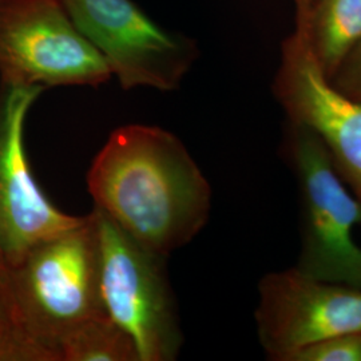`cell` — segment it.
I'll list each match as a JSON object with an SVG mask.
<instances>
[{
  "label": "cell",
  "mask_w": 361,
  "mask_h": 361,
  "mask_svg": "<svg viewBox=\"0 0 361 361\" xmlns=\"http://www.w3.org/2000/svg\"><path fill=\"white\" fill-rule=\"evenodd\" d=\"M87 186L95 207L146 249L168 257L204 229L212 188L193 157L166 130H114L94 158Z\"/></svg>",
  "instance_id": "obj_1"
},
{
  "label": "cell",
  "mask_w": 361,
  "mask_h": 361,
  "mask_svg": "<svg viewBox=\"0 0 361 361\" xmlns=\"http://www.w3.org/2000/svg\"><path fill=\"white\" fill-rule=\"evenodd\" d=\"M27 331L50 361L78 326L106 314L99 293V245L94 214L32 247L10 269Z\"/></svg>",
  "instance_id": "obj_2"
},
{
  "label": "cell",
  "mask_w": 361,
  "mask_h": 361,
  "mask_svg": "<svg viewBox=\"0 0 361 361\" xmlns=\"http://www.w3.org/2000/svg\"><path fill=\"white\" fill-rule=\"evenodd\" d=\"M99 245V293L106 316L131 338L138 361H173L182 347L166 258L92 210Z\"/></svg>",
  "instance_id": "obj_3"
},
{
  "label": "cell",
  "mask_w": 361,
  "mask_h": 361,
  "mask_svg": "<svg viewBox=\"0 0 361 361\" xmlns=\"http://www.w3.org/2000/svg\"><path fill=\"white\" fill-rule=\"evenodd\" d=\"M286 153L302 207L301 250L296 268L305 276L361 288V200L341 178L322 141L289 123Z\"/></svg>",
  "instance_id": "obj_4"
},
{
  "label": "cell",
  "mask_w": 361,
  "mask_h": 361,
  "mask_svg": "<svg viewBox=\"0 0 361 361\" xmlns=\"http://www.w3.org/2000/svg\"><path fill=\"white\" fill-rule=\"evenodd\" d=\"M111 77L58 0H0L3 86L97 87Z\"/></svg>",
  "instance_id": "obj_5"
},
{
  "label": "cell",
  "mask_w": 361,
  "mask_h": 361,
  "mask_svg": "<svg viewBox=\"0 0 361 361\" xmlns=\"http://www.w3.org/2000/svg\"><path fill=\"white\" fill-rule=\"evenodd\" d=\"M58 1L125 90H176L198 58L195 40L162 28L133 0Z\"/></svg>",
  "instance_id": "obj_6"
},
{
  "label": "cell",
  "mask_w": 361,
  "mask_h": 361,
  "mask_svg": "<svg viewBox=\"0 0 361 361\" xmlns=\"http://www.w3.org/2000/svg\"><path fill=\"white\" fill-rule=\"evenodd\" d=\"M273 91L289 123L322 141L341 178L361 200V102L336 87L301 30L283 44Z\"/></svg>",
  "instance_id": "obj_7"
},
{
  "label": "cell",
  "mask_w": 361,
  "mask_h": 361,
  "mask_svg": "<svg viewBox=\"0 0 361 361\" xmlns=\"http://www.w3.org/2000/svg\"><path fill=\"white\" fill-rule=\"evenodd\" d=\"M40 87L3 86L0 97V261L11 269L35 246L78 225L43 193L30 168L27 116Z\"/></svg>",
  "instance_id": "obj_8"
},
{
  "label": "cell",
  "mask_w": 361,
  "mask_h": 361,
  "mask_svg": "<svg viewBox=\"0 0 361 361\" xmlns=\"http://www.w3.org/2000/svg\"><path fill=\"white\" fill-rule=\"evenodd\" d=\"M256 324L273 361L332 336L361 332V288L305 276L295 268L271 271L258 284Z\"/></svg>",
  "instance_id": "obj_9"
},
{
  "label": "cell",
  "mask_w": 361,
  "mask_h": 361,
  "mask_svg": "<svg viewBox=\"0 0 361 361\" xmlns=\"http://www.w3.org/2000/svg\"><path fill=\"white\" fill-rule=\"evenodd\" d=\"M310 49L324 73L335 74L361 42V0H314L305 27Z\"/></svg>",
  "instance_id": "obj_10"
},
{
  "label": "cell",
  "mask_w": 361,
  "mask_h": 361,
  "mask_svg": "<svg viewBox=\"0 0 361 361\" xmlns=\"http://www.w3.org/2000/svg\"><path fill=\"white\" fill-rule=\"evenodd\" d=\"M59 361H138V353L129 336L102 314L66 336Z\"/></svg>",
  "instance_id": "obj_11"
},
{
  "label": "cell",
  "mask_w": 361,
  "mask_h": 361,
  "mask_svg": "<svg viewBox=\"0 0 361 361\" xmlns=\"http://www.w3.org/2000/svg\"><path fill=\"white\" fill-rule=\"evenodd\" d=\"M0 361H50L28 334L16 297L10 269L0 261Z\"/></svg>",
  "instance_id": "obj_12"
},
{
  "label": "cell",
  "mask_w": 361,
  "mask_h": 361,
  "mask_svg": "<svg viewBox=\"0 0 361 361\" xmlns=\"http://www.w3.org/2000/svg\"><path fill=\"white\" fill-rule=\"evenodd\" d=\"M285 361H361V332L316 341L293 352Z\"/></svg>",
  "instance_id": "obj_13"
},
{
  "label": "cell",
  "mask_w": 361,
  "mask_h": 361,
  "mask_svg": "<svg viewBox=\"0 0 361 361\" xmlns=\"http://www.w3.org/2000/svg\"><path fill=\"white\" fill-rule=\"evenodd\" d=\"M331 80L336 87L361 102V42L338 66Z\"/></svg>",
  "instance_id": "obj_14"
},
{
  "label": "cell",
  "mask_w": 361,
  "mask_h": 361,
  "mask_svg": "<svg viewBox=\"0 0 361 361\" xmlns=\"http://www.w3.org/2000/svg\"><path fill=\"white\" fill-rule=\"evenodd\" d=\"M296 6V27L302 28L307 25L314 0H293Z\"/></svg>",
  "instance_id": "obj_15"
}]
</instances>
